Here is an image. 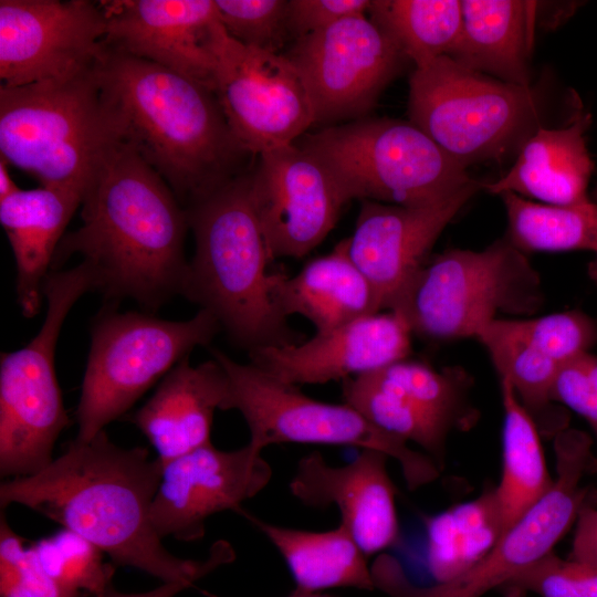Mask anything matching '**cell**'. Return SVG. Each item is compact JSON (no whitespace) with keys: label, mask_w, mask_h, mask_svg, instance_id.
Masks as SVG:
<instances>
[{"label":"cell","mask_w":597,"mask_h":597,"mask_svg":"<svg viewBox=\"0 0 597 597\" xmlns=\"http://www.w3.org/2000/svg\"><path fill=\"white\" fill-rule=\"evenodd\" d=\"M161 472L146 448L119 447L102 430L87 442L71 441L42 471L2 482L0 506L24 505L90 541L114 564L190 587L233 562L235 552L219 540L198 561L164 546L150 517Z\"/></svg>","instance_id":"obj_1"},{"label":"cell","mask_w":597,"mask_h":597,"mask_svg":"<svg viewBox=\"0 0 597 597\" xmlns=\"http://www.w3.org/2000/svg\"><path fill=\"white\" fill-rule=\"evenodd\" d=\"M81 207L82 224L63 237L51 271L77 254L106 298H130L155 311L182 295L187 211L136 149L124 144L114 154Z\"/></svg>","instance_id":"obj_2"},{"label":"cell","mask_w":597,"mask_h":597,"mask_svg":"<svg viewBox=\"0 0 597 597\" xmlns=\"http://www.w3.org/2000/svg\"><path fill=\"white\" fill-rule=\"evenodd\" d=\"M96 71L125 143L164 178L185 209L248 172L255 156L237 138L209 87L106 46Z\"/></svg>","instance_id":"obj_3"},{"label":"cell","mask_w":597,"mask_h":597,"mask_svg":"<svg viewBox=\"0 0 597 597\" xmlns=\"http://www.w3.org/2000/svg\"><path fill=\"white\" fill-rule=\"evenodd\" d=\"M196 249L182 296L209 311L249 352L302 342L273 300V260L250 193V171L186 208Z\"/></svg>","instance_id":"obj_4"},{"label":"cell","mask_w":597,"mask_h":597,"mask_svg":"<svg viewBox=\"0 0 597 597\" xmlns=\"http://www.w3.org/2000/svg\"><path fill=\"white\" fill-rule=\"evenodd\" d=\"M96 66L64 80L0 85V157L41 186L74 189L84 197L126 144Z\"/></svg>","instance_id":"obj_5"},{"label":"cell","mask_w":597,"mask_h":597,"mask_svg":"<svg viewBox=\"0 0 597 597\" xmlns=\"http://www.w3.org/2000/svg\"><path fill=\"white\" fill-rule=\"evenodd\" d=\"M294 144L326 168L345 203L423 206L474 180L409 121L367 116L305 133Z\"/></svg>","instance_id":"obj_6"},{"label":"cell","mask_w":597,"mask_h":597,"mask_svg":"<svg viewBox=\"0 0 597 597\" xmlns=\"http://www.w3.org/2000/svg\"><path fill=\"white\" fill-rule=\"evenodd\" d=\"M538 272L507 238L483 250L451 249L429 258L389 311L412 334L431 341L476 337L501 314L525 315L542 305Z\"/></svg>","instance_id":"obj_7"},{"label":"cell","mask_w":597,"mask_h":597,"mask_svg":"<svg viewBox=\"0 0 597 597\" xmlns=\"http://www.w3.org/2000/svg\"><path fill=\"white\" fill-rule=\"evenodd\" d=\"M409 122L461 166L520 151L542 125L538 94L470 70L450 56L415 69Z\"/></svg>","instance_id":"obj_8"},{"label":"cell","mask_w":597,"mask_h":597,"mask_svg":"<svg viewBox=\"0 0 597 597\" xmlns=\"http://www.w3.org/2000/svg\"><path fill=\"white\" fill-rule=\"evenodd\" d=\"M85 262L49 273L43 286L46 313L36 335L0 357V474L33 475L52 461L54 443L69 425L54 367L63 323L85 293L96 290Z\"/></svg>","instance_id":"obj_9"},{"label":"cell","mask_w":597,"mask_h":597,"mask_svg":"<svg viewBox=\"0 0 597 597\" xmlns=\"http://www.w3.org/2000/svg\"><path fill=\"white\" fill-rule=\"evenodd\" d=\"M222 329L207 310L187 321H167L108 308L92 328L91 349L76 409L78 432L87 442L163 379L198 346Z\"/></svg>","instance_id":"obj_10"},{"label":"cell","mask_w":597,"mask_h":597,"mask_svg":"<svg viewBox=\"0 0 597 597\" xmlns=\"http://www.w3.org/2000/svg\"><path fill=\"white\" fill-rule=\"evenodd\" d=\"M211 356L228 378L223 410H238L250 431V443L264 450L276 443L352 446L384 452L395 459L409 490L438 479L440 468L426 453L388 433L346 402L332 404L305 395L251 363L241 364L219 349Z\"/></svg>","instance_id":"obj_11"},{"label":"cell","mask_w":597,"mask_h":597,"mask_svg":"<svg viewBox=\"0 0 597 597\" xmlns=\"http://www.w3.org/2000/svg\"><path fill=\"white\" fill-rule=\"evenodd\" d=\"M593 440L568 429L555 436L556 479L547 493L530 507L495 546L460 575L430 585L413 583L398 559L383 562L374 573L376 589L388 597H482L502 588L514 576L553 552L587 505L586 473L596 467Z\"/></svg>","instance_id":"obj_12"},{"label":"cell","mask_w":597,"mask_h":597,"mask_svg":"<svg viewBox=\"0 0 597 597\" xmlns=\"http://www.w3.org/2000/svg\"><path fill=\"white\" fill-rule=\"evenodd\" d=\"M210 49L213 92L232 132L253 156L292 145L314 126L308 90L283 53L239 43L219 20Z\"/></svg>","instance_id":"obj_13"},{"label":"cell","mask_w":597,"mask_h":597,"mask_svg":"<svg viewBox=\"0 0 597 597\" xmlns=\"http://www.w3.org/2000/svg\"><path fill=\"white\" fill-rule=\"evenodd\" d=\"M283 54L300 72L321 128L367 117L409 61L368 15L297 39Z\"/></svg>","instance_id":"obj_14"},{"label":"cell","mask_w":597,"mask_h":597,"mask_svg":"<svg viewBox=\"0 0 597 597\" xmlns=\"http://www.w3.org/2000/svg\"><path fill=\"white\" fill-rule=\"evenodd\" d=\"M105 32L102 2L1 0V85L64 80L94 67Z\"/></svg>","instance_id":"obj_15"},{"label":"cell","mask_w":597,"mask_h":597,"mask_svg":"<svg viewBox=\"0 0 597 597\" xmlns=\"http://www.w3.org/2000/svg\"><path fill=\"white\" fill-rule=\"evenodd\" d=\"M262 451L250 442L230 451L208 443L163 464L150 511L159 537L198 541L211 515L227 510L241 514L242 503L272 479Z\"/></svg>","instance_id":"obj_16"},{"label":"cell","mask_w":597,"mask_h":597,"mask_svg":"<svg viewBox=\"0 0 597 597\" xmlns=\"http://www.w3.org/2000/svg\"><path fill=\"white\" fill-rule=\"evenodd\" d=\"M250 193L274 259L303 258L335 227L346 205L326 168L292 144L260 154Z\"/></svg>","instance_id":"obj_17"},{"label":"cell","mask_w":597,"mask_h":597,"mask_svg":"<svg viewBox=\"0 0 597 597\" xmlns=\"http://www.w3.org/2000/svg\"><path fill=\"white\" fill-rule=\"evenodd\" d=\"M474 179L449 197L423 206L364 200L347 252L373 285L381 311L390 310L429 259L434 242L465 203L481 190Z\"/></svg>","instance_id":"obj_18"},{"label":"cell","mask_w":597,"mask_h":597,"mask_svg":"<svg viewBox=\"0 0 597 597\" xmlns=\"http://www.w3.org/2000/svg\"><path fill=\"white\" fill-rule=\"evenodd\" d=\"M411 335L399 313L381 311L307 341L253 349L249 363L294 386L343 381L407 358Z\"/></svg>","instance_id":"obj_19"},{"label":"cell","mask_w":597,"mask_h":597,"mask_svg":"<svg viewBox=\"0 0 597 597\" xmlns=\"http://www.w3.org/2000/svg\"><path fill=\"white\" fill-rule=\"evenodd\" d=\"M104 45L147 60L213 91L211 29L214 0H125L102 2Z\"/></svg>","instance_id":"obj_20"},{"label":"cell","mask_w":597,"mask_h":597,"mask_svg":"<svg viewBox=\"0 0 597 597\" xmlns=\"http://www.w3.org/2000/svg\"><path fill=\"white\" fill-rule=\"evenodd\" d=\"M388 459L384 452L362 449L352 462L334 467L313 451L298 460L289 490L306 506L335 505L339 523L367 556L374 555L399 540L396 488L388 473Z\"/></svg>","instance_id":"obj_21"},{"label":"cell","mask_w":597,"mask_h":597,"mask_svg":"<svg viewBox=\"0 0 597 597\" xmlns=\"http://www.w3.org/2000/svg\"><path fill=\"white\" fill-rule=\"evenodd\" d=\"M228 378L218 360L179 362L154 395L127 418L148 439L163 464L211 443L216 410H223Z\"/></svg>","instance_id":"obj_22"},{"label":"cell","mask_w":597,"mask_h":597,"mask_svg":"<svg viewBox=\"0 0 597 597\" xmlns=\"http://www.w3.org/2000/svg\"><path fill=\"white\" fill-rule=\"evenodd\" d=\"M590 123V114L578 105L565 125L541 126L523 144L509 171L495 181L482 182L481 189L500 196L512 192L548 206L588 200L587 187L594 170L586 143Z\"/></svg>","instance_id":"obj_23"},{"label":"cell","mask_w":597,"mask_h":597,"mask_svg":"<svg viewBox=\"0 0 597 597\" xmlns=\"http://www.w3.org/2000/svg\"><path fill=\"white\" fill-rule=\"evenodd\" d=\"M82 200L80 191L54 186L19 189L0 200V223L17 266V301L25 317L35 316L43 304L45 279Z\"/></svg>","instance_id":"obj_24"},{"label":"cell","mask_w":597,"mask_h":597,"mask_svg":"<svg viewBox=\"0 0 597 597\" xmlns=\"http://www.w3.org/2000/svg\"><path fill=\"white\" fill-rule=\"evenodd\" d=\"M272 289L280 313L286 318L303 316L315 334L381 312L373 285L348 255L346 239L293 276L274 271Z\"/></svg>","instance_id":"obj_25"},{"label":"cell","mask_w":597,"mask_h":597,"mask_svg":"<svg viewBox=\"0 0 597 597\" xmlns=\"http://www.w3.org/2000/svg\"><path fill=\"white\" fill-rule=\"evenodd\" d=\"M461 2V32L448 56L502 82L531 86L530 56L543 4L523 0Z\"/></svg>","instance_id":"obj_26"},{"label":"cell","mask_w":597,"mask_h":597,"mask_svg":"<svg viewBox=\"0 0 597 597\" xmlns=\"http://www.w3.org/2000/svg\"><path fill=\"white\" fill-rule=\"evenodd\" d=\"M241 515L282 555L295 582L294 590L375 589L368 556L341 523L335 528L314 532L268 523L245 510Z\"/></svg>","instance_id":"obj_27"},{"label":"cell","mask_w":597,"mask_h":597,"mask_svg":"<svg viewBox=\"0 0 597 597\" xmlns=\"http://www.w3.org/2000/svg\"><path fill=\"white\" fill-rule=\"evenodd\" d=\"M501 380L503 406L502 472L493 489L503 531L510 528L552 488L540 430L505 379Z\"/></svg>","instance_id":"obj_28"},{"label":"cell","mask_w":597,"mask_h":597,"mask_svg":"<svg viewBox=\"0 0 597 597\" xmlns=\"http://www.w3.org/2000/svg\"><path fill=\"white\" fill-rule=\"evenodd\" d=\"M475 338L488 350L500 379L510 383L540 433L555 437L567 428V413L554 407L551 399L559 365L516 333L507 318L490 322Z\"/></svg>","instance_id":"obj_29"},{"label":"cell","mask_w":597,"mask_h":597,"mask_svg":"<svg viewBox=\"0 0 597 597\" xmlns=\"http://www.w3.org/2000/svg\"><path fill=\"white\" fill-rule=\"evenodd\" d=\"M433 583L449 580L482 559L504 534L493 490L425 519Z\"/></svg>","instance_id":"obj_30"},{"label":"cell","mask_w":597,"mask_h":597,"mask_svg":"<svg viewBox=\"0 0 597 597\" xmlns=\"http://www.w3.org/2000/svg\"><path fill=\"white\" fill-rule=\"evenodd\" d=\"M507 217L506 238L523 252L588 251L590 277L597 283V202L548 206L512 192L501 195Z\"/></svg>","instance_id":"obj_31"},{"label":"cell","mask_w":597,"mask_h":597,"mask_svg":"<svg viewBox=\"0 0 597 597\" xmlns=\"http://www.w3.org/2000/svg\"><path fill=\"white\" fill-rule=\"evenodd\" d=\"M368 17L418 69L452 52L461 32L462 2L373 0Z\"/></svg>","instance_id":"obj_32"},{"label":"cell","mask_w":597,"mask_h":597,"mask_svg":"<svg viewBox=\"0 0 597 597\" xmlns=\"http://www.w3.org/2000/svg\"><path fill=\"white\" fill-rule=\"evenodd\" d=\"M342 396L377 428L417 443L441 468L452 429L411 405L374 371L343 380Z\"/></svg>","instance_id":"obj_33"},{"label":"cell","mask_w":597,"mask_h":597,"mask_svg":"<svg viewBox=\"0 0 597 597\" xmlns=\"http://www.w3.org/2000/svg\"><path fill=\"white\" fill-rule=\"evenodd\" d=\"M380 380L449 428H469L476 411L468 401L469 378L457 367L437 370L407 358L374 370Z\"/></svg>","instance_id":"obj_34"},{"label":"cell","mask_w":597,"mask_h":597,"mask_svg":"<svg viewBox=\"0 0 597 597\" xmlns=\"http://www.w3.org/2000/svg\"><path fill=\"white\" fill-rule=\"evenodd\" d=\"M42 568L63 586L94 596L112 585L115 567L103 561V552L81 535L63 531L33 545Z\"/></svg>","instance_id":"obj_35"},{"label":"cell","mask_w":597,"mask_h":597,"mask_svg":"<svg viewBox=\"0 0 597 597\" xmlns=\"http://www.w3.org/2000/svg\"><path fill=\"white\" fill-rule=\"evenodd\" d=\"M226 32L239 43L283 53L292 40L289 0H214Z\"/></svg>","instance_id":"obj_36"},{"label":"cell","mask_w":597,"mask_h":597,"mask_svg":"<svg viewBox=\"0 0 597 597\" xmlns=\"http://www.w3.org/2000/svg\"><path fill=\"white\" fill-rule=\"evenodd\" d=\"M507 322L524 339L559 366L589 353L597 342L595 322L580 311L507 318Z\"/></svg>","instance_id":"obj_37"},{"label":"cell","mask_w":597,"mask_h":597,"mask_svg":"<svg viewBox=\"0 0 597 597\" xmlns=\"http://www.w3.org/2000/svg\"><path fill=\"white\" fill-rule=\"evenodd\" d=\"M52 578L30 546L9 547L0 553V597H81Z\"/></svg>","instance_id":"obj_38"},{"label":"cell","mask_w":597,"mask_h":597,"mask_svg":"<svg viewBox=\"0 0 597 597\" xmlns=\"http://www.w3.org/2000/svg\"><path fill=\"white\" fill-rule=\"evenodd\" d=\"M370 0H289L292 40L322 31L341 20L367 15Z\"/></svg>","instance_id":"obj_39"},{"label":"cell","mask_w":597,"mask_h":597,"mask_svg":"<svg viewBox=\"0 0 597 597\" xmlns=\"http://www.w3.org/2000/svg\"><path fill=\"white\" fill-rule=\"evenodd\" d=\"M551 399L586 419L597 436V385L590 380L579 358L558 367Z\"/></svg>","instance_id":"obj_40"},{"label":"cell","mask_w":597,"mask_h":597,"mask_svg":"<svg viewBox=\"0 0 597 597\" xmlns=\"http://www.w3.org/2000/svg\"><path fill=\"white\" fill-rule=\"evenodd\" d=\"M586 506L576 520L569 559L597 566V524L589 516Z\"/></svg>","instance_id":"obj_41"},{"label":"cell","mask_w":597,"mask_h":597,"mask_svg":"<svg viewBox=\"0 0 597 597\" xmlns=\"http://www.w3.org/2000/svg\"><path fill=\"white\" fill-rule=\"evenodd\" d=\"M573 588L578 597H597V566L566 561Z\"/></svg>","instance_id":"obj_42"},{"label":"cell","mask_w":597,"mask_h":597,"mask_svg":"<svg viewBox=\"0 0 597 597\" xmlns=\"http://www.w3.org/2000/svg\"><path fill=\"white\" fill-rule=\"evenodd\" d=\"M189 586L184 583H161L156 588L142 593H123L108 586L105 590L97 594L95 597H175Z\"/></svg>","instance_id":"obj_43"},{"label":"cell","mask_w":597,"mask_h":597,"mask_svg":"<svg viewBox=\"0 0 597 597\" xmlns=\"http://www.w3.org/2000/svg\"><path fill=\"white\" fill-rule=\"evenodd\" d=\"M8 165L9 164L0 157V200L13 195L20 189L11 178Z\"/></svg>","instance_id":"obj_44"},{"label":"cell","mask_w":597,"mask_h":597,"mask_svg":"<svg viewBox=\"0 0 597 597\" xmlns=\"http://www.w3.org/2000/svg\"><path fill=\"white\" fill-rule=\"evenodd\" d=\"M579 362L590 380L597 385V356L589 352L580 356Z\"/></svg>","instance_id":"obj_45"},{"label":"cell","mask_w":597,"mask_h":597,"mask_svg":"<svg viewBox=\"0 0 597 597\" xmlns=\"http://www.w3.org/2000/svg\"><path fill=\"white\" fill-rule=\"evenodd\" d=\"M201 593L206 597H220L207 590H202ZM287 597H335V596L325 594L323 591H297L293 589V591Z\"/></svg>","instance_id":"obj_46"},{"label":"cell","mask_w":597,"mask_h":597,"mask_svg":"<svg viewBox=\"0 0 597 597\" xmlns=\"http://www.w3.org/2000/svg\"><path fill=\"white\" fill-rule=\"evenodd\" d=\"M586 510L591 520L597 524V509L593 507L591 505H587Z\"/></svg>","instance_id":"obj_47"},{"label":"cell","mask_w":597,"mask_h":597,"mask_svg":"<svg viewBox=\"0 0 597 597\" xmlns=\"http://www.w3.org/2000/svg\"><path fill=\"white\" fill-rule=\"evenodd\" d=\"M591 199L597 202V185L595 186L593 190Z\"/></svg>","instance_id":"obj_48"}]
</instances>
